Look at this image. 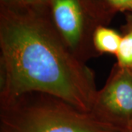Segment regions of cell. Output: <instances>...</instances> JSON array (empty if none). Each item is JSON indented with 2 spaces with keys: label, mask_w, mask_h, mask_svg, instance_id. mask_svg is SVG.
<instances>
[{
  "label": "cell",
  "mask_w": 132,
  "mask_h": 132,
  "mask_svg": "<svg viewBox=\"0 0 132 132\" xmlns=\"http://www.w3.org/2000/svg\"><path fill=\"white\" fill-rule=\"evenodd\" d=\"M0 101L41 92L94 109V74L67 46L48 5H0Z\"/></svg>",
  "instance_id": "obj_1"
},
{
  "label": "cell",
  "mask_w": 132,
  "mask_h": 132,
  "mask_svg": "<svg viewBox=\"0 0 132 132\" xmlns=\"http://www.w3.org/2000/svg\"><path fill=\"white\" fill-rule=\"evenodd\" d=\"M94 111L41 92L0 101V132H128Z\"/></svg>",
  "instance_id": "obj_2"
},
{
  "label": "cell",
  "mask_w": 132,
  "mask_h": 132,
  "mask_svg": "<svg viewBox=\"0 0 132 132\" xmlns=\"http://www.w3.org/2000/svg\"><path fill=\"white\" fill-rule=\"evenodd\" d=\"M48 7L57 31L81 61L98 55L93 34L98 27L82 0H49Z\"/></svg>",
  "instance_id": "obj_3"
},
{
  "label": "cell",
  "mask_w": 132,
  "mask_h": 132,
  "mask_svg": "<svg viewBox=\"0 0 132 132\" xmlns=\"http://www.w3.org/2000/svg\"><path fill=\"white\" fill-rule=\"evenodd\" d=\"M112 123L132 130V71L114 66L106 85L98 91L93 110Z\"/></svg>",
  "instance_id": "obj_4"
},
{
  "label": "cell",
  "mask_w": 132,
  "mask_h": 132,
  "mask_svg": "<svg viewBox=\"0 0 132 132\" xmlns=\"http://www.w3.org/2000/svg\"><path fill=\"white\" fill-rule=\"evenodd\" d=\"M99 26H106L118 11L129 10L132 0H82Z\"/></svg>",
  "instance_id": "obj_5"
},
{
  "label": "cell",
  "mask_w": 132,
  "mask_h": 132,
  "mask_svg": "<svg viewBox=\"0 0 132 132\" xmlns=\"http://www.w3.org/2000/svg\"><path fill=\"white\" fill-rule=\"evenodd\" d=\"M122 36L115 30L106 26H98L93 34V45L98 54H116Z\"/></svg>",
  "instance_id": "obj_6"
},
{
  "label": "cell",
  "mask_w": 132,
  "mask_h": 132,
  "mask_svg": "<svg viewBox=\"0 0 132 132\" xmlns=\"http://www.w3.org/2000/svg\"><path fill=\"white\" fill-rule=\"evenodd\" d=\"M118 64L124 68H132V25L121 39L116 54Z\"/></svg>",
  "instance_id": "obj_7"
},
{
  "label": "cell",
  "mask_w": 132,
  "mask_h": 132,
  "mask_svg": "<svg viewBox=\"0 0 132 132\" xmlns=\"http://www.w3.org/2000/svg\"><path fill=\"white\" fill-rule=\"evenodd\" d=\"M49 0H22V5L44 6L48 5Z\"/></svg>",
  "instance_id": "obj_8"
},
{
  "label": "cell",
  "mask_w": 132,
  "mask_h": 132,
  "mask_svg": "<svg viewBox=\"0 0 132 132\" xmlns=\"http://www.w3.org/2000/svg\"><path fill=\"white\" fill-rule=\"evenodd\" d=\"M22 5V0H0V5L5 7H16Z\"/></svg>",
  "instance_id": "obj_9"
},
{
  "label": "cell",
  "mask_w": 132,
  "mask_h": 132,
  "mask_svg": "<svg viewBox=\"0 0 132 132\" xmlns=\"http://www.w3.org/2000/svg\"><path fill=\"white\" fill-rule=\"evenodd\" d=\"M129 10H131V11H132V6H131V7H130V9H129Z\"/></svg>",
  "instance_id": "obj_10"
},
{
  "label": "cell",
  "mask_w": 132,
  "mask_h": 132,
  "mask_svg": "<svg viewBox=\"0 0 132 132\" xmlns=\"http://www.w3.org/2000/svg\"><path fill=\"white\" fill-rule=\"evenodd\" d=\"M130 132H132V130H131V131H130Z\"/></svg>",
  "instance_id": "obj_11"
},
{
  "label": "cell",
  "mask_w": 132,
  "mask_h": 132,
  "mask_svg": "<svg viewBox=\"0 0 132 132\" xmlns=\"http://www.w3.org/2000/svg\"><path fill=\"white\" fill-rule=\"evenodd\" d=\"M131 71H132V68H131Z\"/></svg>",
  "instance_id": "obj_12"
},
{
  "label": "cell",
  "mask_w": 132,
  "mask_h": 132,
  "mask_svg": "<svg viewBox=\"0 0 132 132\" xmlns=\"http://www.w3.org/2000/svg\"><path fill=\"white\" fill-rule=\"evenodd\" d=\"M128 132H130V131H128Z\"/></svg>",
  "instance_id": "obj_13"
}]
</instances>
